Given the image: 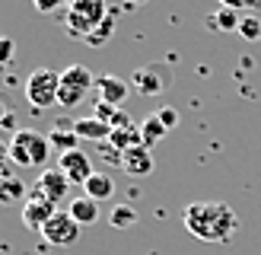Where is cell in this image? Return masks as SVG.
<instances>
[{"label": "cell", "mask_w": 261, "mask_h": 255, "mask_svg": "<svg viewBox=\"0 0 261 255\" xmlns=\"http://www.w3.org/2000/svg\"><path fill=\"white\" fill-rule=\"evenodd\" d=\"M181 223L201 242H229L239 230V217L226 201H194L181 214Z\"/></svg>", "instance_id": "1"}, {"label": "cell", "mask_w": 261, "mask_h": 255, "mask_svg": "<svg viewBox=\"0 0 261 255\" xmlns=\"http://www.w3.org/2000/svg\"><path fill=\"white\" fill-rule=\"evenodd\" d=\"M48 157H51V140L35 128H19L10 137V160L16 166H45Z\"/></svg>", "instance_id": "2"}, {"label": "cell", "mask_w": 261, "mask_h": 255, "mask_svg": "<svg viewBox=\"0 0 261 255\" xmlns=\"http://www.w3.org/2000/svg\"><path fill=\"white\" fill-rule=\"evenodd\" d=\"M106 19H109L106 0H73V4L67 7V16H64V22H67V35L70 38H83V42Z\"/></svg>", "instance_id": "3"}, {"label": "cell", "mask_w": 261, "mask_h": 255, "mask_svg": "<svg viewBox=\"0 0 261 255\" xmlns=\"http://www.w3.org/2000/svg\"><path fill=\"white\" fill-rule=\"evenodd\" d=\"M25 99L32 102L35 109H51L58 106V93H61V70H51V67H38L25 76V86H22Z\"/></svg>", "instance_id": "4"}, {"label": "cell", "mask_w": 261, "mask_h": 255, "mask_svg": "<svg viewBox=\"0 0 261 255\" xmlns=\"http://www.w3.org/2000/svg\"><path fill=\"white\" fill-rule=\"evenodd\" d=\"M96 86V73L83 67V64H70L67 70H61V93H58V106L61 109H73L80 106L83 96Z\"/></svg>", "instance_id": "5"}, {"label": "cell", "mask_w": 261, "mask_h": 255, "mask_svg": "<svg viewBox=\"0 0 261 255\" xmlns=\"http://www.w3.org/2000/svg\"><path fill=\"white\" fill-rule=\"evenodd\" d=\"M130 83L140 96H160L172 86V73H169L166 64H140V67L130 73Z\"/></svg>", "instance_id": "6"}, {"label": "cell", "mask_w": 261, "mask_h": 255, "mask_svg": "<svg viewBox=\"0 0 261 255\" xmlns=\"http://www.w3.org/2000/svg\"><path fill=\"white\" fill-rule=\"evenodd\" d=\"M80 233H83V226L70 217V211H58L51 220L42 226V236H45V242H51V246H73L76 239H80Z\"/></svg>", "instance_id": "7"}, {"label": "cell", "mask_w": 261, "mask_h": 255, "mask_svg": "<svg viewBox=\"0 0 261 255\" xmlns=\"http://www.w3.org/2000/svg\"><path fill=\"white\" fill-rule=\"evenodd\" d=\"M58 169L70 178V185H86L89 178H93V160H89V153L83 150H70V153H61L58 157Z\"/></svg>", "instance_id": "8"}, {"label": "cell", "mask_w": 261, "mask_h": 255, "mask_svg": "<svg viewBox=\"0 0 261 255\" xmlns=\"http://www.w3.org/2000/svg\"><path fill=\"white\" fill-rule=\"evenodd\" d=\"M67 191H70V178L64 175L58 166H55V169H42V175L35 178V195L51 201V204L64 201V198H67Z\"/></svg>", "instance_id": "9"}, {"label": "cell", "mask_w": 261, "mask_h": 255, "mask_svg": "<svg viewBox=\"0 0 261 255\" xmlns=\"http://www.w3.org/2000/svg\"><path fill=\"white\" fill-rule=\"evenodd\" d=\"M58 214V208L51 201H45V198H38L35 191H32V198L22 204V223L29 226V230H38V233H42V226L51 220V217Z\"/></svg>", "instance_id": "10"}, {"label": "cell", "mask_w": 261, "mask_h": 255, "mask_svg": "<svg viewBox=\"0 0 261 255\" xmlns=\"http://www.w3.org/2000/svg\"><path fill=\"white\" fill-rule=\"evenodd\" d=\"M127 83L121 80V76H115V73H102L96 76V93H99V102H109V106L115 109H121V102L127 99Z\"/></svg>", "instance_id": "11"}, {"label": "cell", "mask_w": 261, "mask_h": 255, "mask_svg": "<svg viewBox=\"0 0 261 255\" xmlns=\"http://www.w3.org/2000/svg\"><path fill=\"white\" fill-rule=\"evenodd\" d=\"M121 169H124L127 175H134V178L150 175V172H153V153H150L147 147H134V150L121 153Z\"/></svg>", "instance_id": "12"}, {"label": "cell", "mask_w": 261, "mask_h": 255, "mask_svg": "<svg viewBox=\"0 0 261 255\" xmlns=\"http://www.w3.org/2000/svg\"><path fill=\"white\" fill-rule=\"evenodd\" d=\"M48 140L58 153H70V150H80V134H76L73 121H58L55 128L48 131Z\"/></svg>", "instance_id": "13"}, {"label": "cell", "mask_w": 261, "mask_h": 255, "mask_svg": "<svg viewBox=\"0 0 261 255\" xmlns=\"http://www.w3.org/2000/svg\"><path fill=\"white\" fill-rule=\"evenodd\" d=\"M83 195L86 198H93L96 204H102V201H109L112 195H115V178L109 175V172H93V178L83 185Z\"/></svg>", "instance_id": "14"}, {"label": "cell", "mask_w": 261, "mask_h": 255, "mask_svg": "<svg viewBox=\"0 0 261 255\" xmlns=\"http://www.w3.org/2000/svg\"><path fill=\"white\" fill-rule=\"evenodd\" d=\"M67 211H70V217H73L80 226H93V223L99 220V204H96L93 198H86V195L73 198V201L67 204Z\"/></svg>", "instance_id": "15"}, {"label": "cell", "mask_w": 261, "mask_h": 255, "mask_svg": "<svg viewBox=\"0 0 261 255\" xmlns=\"http://www.w3.org/2000/svg\"><path fill=\"white\" fill-rule=\"evenodd\" d=\"M25 201H29V198H25L22 178L13 175V172H7L4 178H0V204H4V208H10V204H25Z\"/></svg>", "instance_id": "16"}, {"label": "cell", "mask_w": 261, "mask_h": 255, "mask_svg": "<svg viewBox=\"0 0 261 255\" xmlns=\"http://www.w3.org/2000/svg\"><path fill=\"white\" fill-rule=\"evenodd\" d=\"M73 128H76V134H80V140H96V144H102V140L112 137V124L99 121V118H80V121H73Z\"/></svg>", "instance_id": "17"}, {"label": "cell", "mask_w": 261, "mask_h": 255, "mask_svg": "<svg viewBox=\"0 0 261 255\" xmlns=\"http://www.w3.org/2000/svg\"><path fill=\"white\" fill-rule=\"evenodd\" d=\"M109 147H115L118 153H127V150H134V147H143L140 124H130V128H121V131H112Z\"/></svg>", "instance_id": "18"}, {"label": "cell", "mask_w": 261, "mask_h": 255, "mask_svg": "<svg viewBox=\"0 0 261 255\" xmlns=\"http://www.w3.org/2000/svg\"><path fill=\"white\" fill-rule=\"evenodd\" d=\"M166 134H169V131H166V124L160 121V115H156V112L147 115V118L140 121V137H143V147H147V150H150L153 144H160Z\"/></svg>", "instance_id": "19"}, {"label": "cell", "mask_w": 261, "mask_h": 255, "mask_svg": "<svg viewBox=\"0 0 261 255\" xmlns=\"http://www.w3.org/2000/svg\"><path fill=\"white\" fill-rule=\"evenodd\" d=\"M109 220H112L115 230H127V226L137 223V211L130 208V204H115L112 214H109Z\"/></svg>", "instance_id": "20"}, {"label": "cell", "mask_w": 261, "mask_h": 255, "mask_svg": "<svg viewBox=\"0 0 261 255\" xmlns=\"http://www.w3.org/2000/svg\"><path fill=\"white\" fill-rule=\"evenodd\" d=\"M245 42H258L261 38V19L255 16V13H245V16L239 19V29H236Z\"/></svg>", "instance_id": "21"}, {"label": "cell", "mask_w": 261, "mask_h": 255, "mask_svg": "<svg viewBox=\"0 0 261 255\" xmlns=\"http://www.w3.org/2000/svg\"><path fill=\"white\" fill-rule=\"evenodd\" d=\"M239 19H242L239 13H236V10H226V7L220 10L217 16H211L214 29H220V32H232V29H239Z\"/></svg>", "instance_id": "22"}, {"label": "cell", "mask_w": 261, "mask_h": 255, "mask_svg": "<svg viewBox=\"0 0 261 255\" xmlns=\"http://www.w3.org/2000/svg\"><path fill=\"white\" fill-rule=\"evenodd\" d=\"M112 35H115V13H109V19L102 22V26H99V29L89 35V38H86V45H106Z\"/></svg>", "instance_id": "23"}, {"label": "cell", "mask_w": 261, "mask_h": 255, "mask_svg": "<svg viewBox=\"0 0 261 255\" xmlns=\"http://www.w3.org/2000/svg\"><path fill=\"white\" fill-rule=\"evenodd\" d=\"M115 106H109V102H99L96 99V112H93V118H99V121H106V124H112V118H115Z\"/></svg>", "instance_id": "24"}, {"label": "cell", "mask_w": 261, "mask_h": 255, "mask_svg": "<svg viewBox=\"0 0 261 255\" xmlns=\"http://www.w3.org/2000/svg\"><path fill=\"white\" fill-rule=\"evenodd\" d=\"M73 0H32V7L38 10V13H55L58 7H70Z\"/></svg>", "instance_id": "25"}, {"label": "cell", "mask_w": 261, "mask_h": 255, "mask_svg": "<svg viewBox=\"0 0 261 255\" xmlns=\"http://www.w3.org/2000/svg\"><path fill=\"white\" fill-rule=\"evenodd\" d=\"M156 115H160V121L166 124V131H172V128L178 124V112L172 109V106H163L160 112H156Z\"/></svg>", "instance_id": "26"}, {"label": "cell", "mask_w": 261, "mask_h": 255, "mask_svg": "<svg viewBox=\"0 0 261 255\" xmlns=\"http://www.w3.org/2000/svg\"><path fill=\"white\" fill-rule=\"evenodd\" d=\"M226 10H261V0H220Z\"/></svg>", "instance_id": "27"}, {"label": "cell", "mask_w": 261, "mask_h": 255, "mask_svg": "<svg viewBox=\"0 0 261 255\" xmlns=\"http://www.w3.org/2000/svg\"><path fill=\"white\" fill-rule=\"evenodd\" d=\"M10 61H13V38L0 35V67H4V64H10Z\"/></svg>", "instance_id": "28"}, {"label": "cell", "mask_w": 261, "mask_h": 255, "mask_svg": "<svg viewBox=\"0 0 261 255\" xmlns=\"http://www.w3.org/2000/svg\"><path fill=\"white\" fill-rule=\"evenodd\" d=\"M134 121H130V115L124 112V109H118L115 112V118H112V131H121V128H130Z\"/></svg>", "instance_id": "29"}, {"label": "cell", "mask_w": 261, "mask_h": 255, "mask_svg": "<svg viewBox=\"0 0 261 255\" xmlns=\"http://www.w3.org/2000/svg\"><path fill=\"white\" fill-rule=\"evenodd\" d=\"M0 128H13V134H16V131H19V128H16V115H13V112H7V118L0 121Z\"/></svg>", "instance_id": "30"}, {"label": "cell", "mask_w": 261, "mask_h": 255, "mask_svg": "<svg viewBox=\"0 0 261 255\" xmlns=\"http://www.w3.org/2000/svg\"><path fill=\"white\" fill-rule=\"evenodd\" d=\"M7 160H10V144H7L4 137H0V166H4Z\"/></svg>", "instance_id": "31"}, {"label": "cell", "mask_w": 261, "mask_h": 255, "mask_svg": "<svg viewBox=\"0 0 261 255\" xmlns=\"http://www.w3.org/2000/svg\"><path fill=\"white\" fill-rule=\"evenodd\" d=\"M127 7H143V4H150V0H124Z\"/></svg>", "instance_id": "32"}, {"label": "cell", "mask_w": 261, "mask_h": 255, "mask_svg": "<svg viewBox=\"0 0 261 255\" xmlns=\"http://www.w3.org/2000/svg\"><path fill=\"white\" fill-rule=\"evenodd\" d=\"M7 118V106H4V102H0V121H4Z\"/></svg>", "instance_id": "33"}]
</instances>
